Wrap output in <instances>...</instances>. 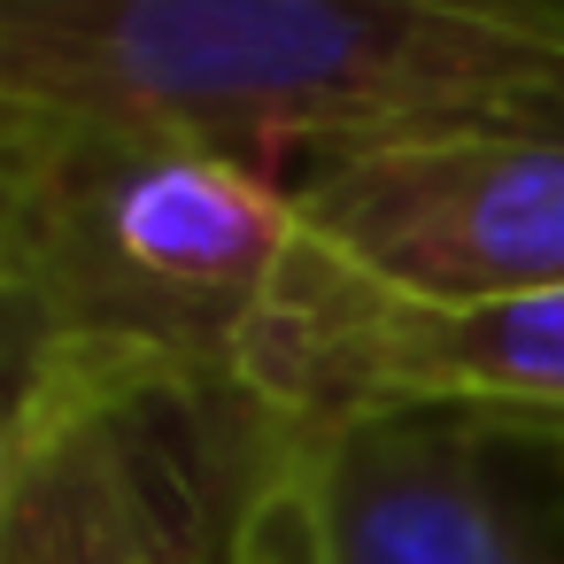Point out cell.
<instances>
[{
	"label": "cell",
	"instance_id": "8992f818",
	"mask_svg": "<svg viewBox=\"0 0 564 564\" xmlns=\"http://www.w3.org/2000/svg\"><path fill=\"white\" fill-rule=\"evenodd\" d=\"M525 456L556 448L433 417L294 433L325 564H556Z\"/></svg>",
	"mask_w": 564,
	"mask_h": 564
},
{
	"label": "cell",
	"instance_id": "7a4b0ae2",
	"mask_svg": "<svg viewBox=\"0 0 564 564\" xmlns=\"http://www.w3.org/2000/svg\"><path fill=\"white\" fill-rule=\"evenodd\" d=\"M294 186L148 117L0 101V348L124 340L240 371Z\"/></svg>",
	"mask_w": 564,
	"mask_h": 564
},
{
	"label": "cell",
	"instance_id": "ba28073f",
	"mask_svg": "<svg viewBox=\"0 0 564 564\" xmlns=\"http://www.w3.org/2000/svg\"><path fill=\"white\" fill-rule=\"evenodd\" d=\"M556 564H564V556H556Z\"/></svg>",
	"mask_w": 564,
	"mask_h": 564
},
{
	"label": "cell",
	"instance_id": "52a82bcc",
	"mask_svg": "<svg viewBox=\"0 0 564 564\" xmlns=\"http://www.w3.org/2000/svg\"><path fill=\"white\" fill-rule=\"evenodd\" d=\"M232 564H325L317 518H310V495H302L294 441H286L279 471L263 479V495H256V510H248V533H240V556H232Z\"/></svg>",
	"mask_w": 564,
	"mask_h": 564
},
{
	"label": "cell",
	"instance_id": "5b68a950",
	"mask_svg": "<svg viewBox=\"0 0 564 564\" xmlns=\"http://www.w3.org/2000/svg\"><path fill=\"white\" fill-rule=\"evenodd\" d=\"M302 225L356 271L410 294H556L564 286V140L456 132L302 163Z\"/></svg>",
	"mask_w": 564,
	"mask_h": 564
},
{
	"label": "cell",
	"instance_id": "6da1fadb",
	"mask_svg": "<svg viewBox=\"0 0 564 564\" xmlns=\"http://www.w3.org/2000/svg\"><path fill=\"white\" fill-rule=\"evenodd\" d=\"M0 101L148 117L271 178L394 140H564V0H0Z\"/></svg>",
	"mask_w": 564,
	"mask_h": 564
},
{
	"label": "cell",
	"instance_id": "277c9868",
	"mask_svg": "<svg viewBox=\"0 0 564 564\" xmlns=\"http://www.w3.org/2000/svg\"><path fill=\"white\" fill-rule=\"evenodd\" d=\"M248 394L294 433L433 417L564 456V286L410 294L340 263L310 225L240 340Z\"/></svg>",
	"mask_w": 564,
	"mask_h": 564
},
{
	"label": "cell",
	"instance_id": "3957f363",
	"mask_svg": "<svg viewBox=\"0 0 564 564\" xmlns=\"http://www.w3.org/2000/svg\"><path fill=\"white\" fill-rule=\"evenodd\" d=\"M286 441L240 371L124 340L24 348L0 417V564H232Z\"/></svg>",
	"mask_w": 564,
	"mask_h": 564
}]
</instances>
